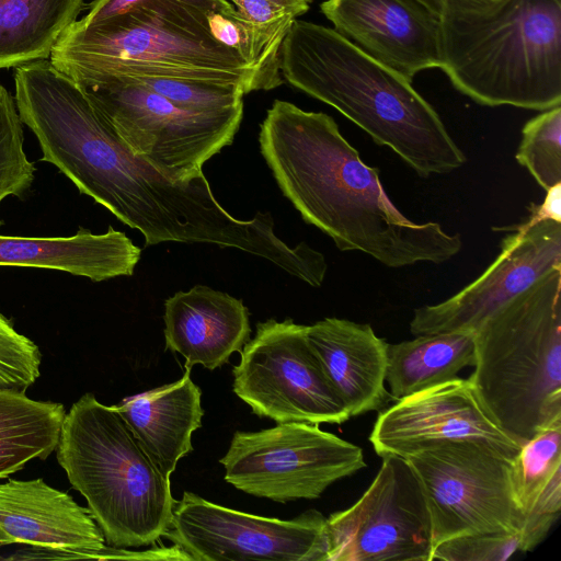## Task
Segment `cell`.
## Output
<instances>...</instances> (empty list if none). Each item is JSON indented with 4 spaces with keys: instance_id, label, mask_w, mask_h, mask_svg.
Returning a JSON list of instances; mask_svg holds the SVG:
<instances>
[{
    "instance_id": "1",
    "label": "cell",
    "mask_w": 561,
    "mask_h": 561,
    "mask_svg": "<svg viewBox=\"0 0 561 561\" xmlns=\"http://www.w3.org/2000/svg\"><path fill=\"white\" fill-rule=\"evenodd\" d=\"M259 142L284 196L340 251L364 252L388 267L439 264L460 252V234L414 222L396 207L379 170L360 159L328 114L275 100Z\"/></svg>"
},
{
    "instance_id": "2",
    "label": "cell",
    "mask_w": 561,
    "mask_h": 561,
    "mask_svg": "<svg viewBox=\"0 0 561 561\" xmlns=\"http://www.w3.org/2000/svg\"><path fill=\"white\" fill-rule=\"evenodd\" d=\"M279 68L290 85L334 107L420 176L449 173L467 162L412 81L333 27L296 19L282 44Z\"/></svg>"
},
{
    "instance_id": "3",
    "label": "cell",
    "mask_w": 561,
    "mask_h": 561,
    "mask_svg": "<svg viewBox=\"0 0 561 561\" xmlns=\"http://www.w3.org/2000/svg\"><path fill=\"white\" fill-rule=\"evenodd\" d=\"M207 11L180 0H149L90 26L75 21L49 61L82 87L148 77L237 82L252 92L250 68L211 37Z\"/></svg>"
},
{
    "instance_id": "4",
    "label": "cell",
    "mask_w": 561,
    "mask_h": 561,
    "mask_svg": "<svg viewBox=\"0 0 561 561\" xmlns=\"http://www.w3.org/2000/svg\"><path fill=\"white\" fill-rule=\"evenodd\" d=\"M485 106L561 105V0H505L481 14L440 16V66Z\"/></svg>"
},
{
    "instance_id": "5",
    "label": "cell",
    "mask_w": 561,
    "mask_h": 561,
    "mask_svg": "<svg viewBox=\"0 0 561 561\" xmlns=\"http://www.w3.org/2000/svg\"><path fill=\"white\" fill-rule=\"evenodd\" d=\"M468 378L488 415L519 447L561 422V270L513 298L474 332Z\"/></svg>"
},
{
    "instance_id": "6",
    "label": "cell",
    "mask_w": 561,
    "mask_h": 561,
    "mask_svg": "<svg viewBox=\"0 0 561 561\" xmlns=\"http://www.w3.org/2000/svg\"><path fill=\"white\" fill-rule=\"evenodd\" d=\"M56 451L108 546L138 548L163 537L176 504L170 479L113 405L83 394L65 415Z\"/></svg>"
},
{
    "instance_id": "7",
    "label": "cell",
    "mask_w": 561,
    "mask_h": 561,
    "mask_svg": "<svg viewBox=\"0 0 561 561\" xmlns=\"http://www.w3.org/2000/svg\"><path fill=\"white\" fill-rule=\"evenodd\" d=\"M82 88L121 141L175 182L202 175L203 164L232 144L243 116V105L187 110L127 79Z\"/></svg>"
},
{
    "instance_id": "8",
    "label": "cell",
    "mask_w": 561,
    "mask_h": 561,
    "mask_svg": "<svg viewBox=\"0 0 561 561\" xmlns=\"http://www.w3.org/2000/svg\"><path fill=\"white\" fill-rule=\"evenodd\" d=\"M423 491L433 549L459 536L522 530L527 515L513 483V460L478 442H447L404 458Z\"/></svg>"
},
{
    "instance_id": "9",
    "label": "cell",
    "mask_w": 561,
    "mask_h": 561,
    "mask_svg": "<svg viewBox=\"0 0 561 561\" xmlns=\"http://www.w3.org/2000/svg\"><path fill=\"white\" fill-rule=\"evenodd\" d=\"M219 462L227 483L280 503L316 500L337 480L366 467L359 446L319 424L300 422L237 431Z\"/></svg>"
},
{
    "instance_id": "10",
    "label": "cell",
    "mask_w": 561,
    "mask_h": 561,
    "mask_svg": "<svg viewBox=\"0 0 561 561\" xmlns=\"http://www.w3.org/2000/svg\"><path fill=\"white\" fill-rule=\"evenodd\" d=\"M232 390L252 412L276 423L343 424L350 413L291 319L256 323L232 369Z\"/></svg>"
},
{
    "instance_id": "11",
    "label": "cell",
    "mask_w": 561,
    "mask_h": 561,
    "mask_svg": "<svg viewBox=\"0 0 561 561\" xmlns=\"http://www.w3.org/2000/svg\"><path fill=\"white\" fill-rule=\"evenodd\" d=\"M163 537L196 561H328L327 517L256 516L185 491Z\"/></svg>"
},
{
    "instance_id": "12",
    "label": "cell",
    "mask_w": 561,
    "mask_h": 561,
    "mask_svg": "<svg viewBox=\"0 0 561 561\" xmlns=\"http://www.w3.org/2000/svg\"><path fill=\"white\" fill-rule=\"evenodd\" d=\"M328 561H431L432 525L410 465L382 457L366 492L327 517Z\"/></svg>"
},
{
    "instance_id": "13",
    "label": "cell",
    "mask_w": 561,
    "mask_h": 561,
    "mask_svg": "<svg viewBox=\"0 0 561 561\" xmlns=\"http://www.w3.org/2000/svg\"><path fill=\"white\" fill-rule=\"evenodd\" d=\"M561 270V222L526 220L501 242L494 262L472 283L436 305L416 308L413 335L476 332L496 310L549 273Z\"/></svg>"
},
{
    "instance_id": "14",
    "label": "cell",
    "mask_w": 561,
    "mask_h": 561,
    "mask_svg": "<svg viewBox=\"0 0 561 561\" xmlns=\"http://www.w3.org/2000/svg\"><path fill=\"white\" fill-rule=\"evenodd\" d=\"M478 442L514 459L520 447L488 415L469 379L455 378L379 411L369 442L382 457L407 458L447 442Z\"/></svg>"
},
{
    "instance_id": "15",
    "label": "cell",
    "mask_w": 561,
    "mask_h": 561,
    "mask_svg": "<svg viewBox=\"0 0 561 561\" xmlns=\"http://www.w3.org/2000/svg\"><path fill=\"white\" fill-rule=\"evenodd\" d=\"M320 10L337 33L410 81L440 66V15L421 0H325Z\"/></svg>"
},
{
    "instance_id": "16",
    "label": "cell",
    "mask_w": 561,
    "mask_h": 561,
    "mask_svg": "<svg viewBox=\"0 0 561 561\" xmlns=\"http://www.w3.org/2000/svg\"><path fill=\"white\" fill-rule=\"evenodd\" d=\"M104 551V535L89 508L43 479L0 483V546Z\"/></svg>"
},
{
    "instance_id": "17",
    "label": "cell",
    "mask_w": 561,
    "mask_h": 561,
    "mask_svg": "<svg viewBox=\"0 0 561 561\" xmlns=\"http://www.w3.org/2000/svg\"><path fill=\"white\" fill-rule=\"evenodd\" d=\"M165 350L181 354L185 368L199 364L209 370L228 363L251 334L249 311L242 300L196 285L164 301Z\"/></svg>"
},
{
    "instance_id": "18",
    "label": "cell",
    "mask_w": 561,
    "mask_h": 561,
    "mask_svg": "<svg viewBox=\"0 0 561 561\" xmlns=\"http://www.w3.org/2000/svg\"><path fill=\"white\" fill-rule=\"evenodd\" d=\"M307 339L351 417L393 400L385 385L388 343L369 324L324 318L307 325Z\"/></svg>"
},
{
    "instance_id": "19",
    "label": "cell",
    "mask_w": 561,
    "mask_h": 561,
    "mask_svg": "<svg viewBox=\"0 0 561 561\" xmlns=\"http://www.w3.org/2000/svg\"><path fill=\"white\" fill-rule=\"evenodd\" d=\"M141 250L122 231L104 233L80 228L70 237H13L0 234V266L66 272L92 282L130 276Z\"/></svg>"
},
{
    "instance_id": "20",
    "label": "cell",
    "mask_w": 561,
    "mask_h": 561,
    "mask_svg": "<svg viewBox=\"0 0 561 561\" xmlns=\"http://www.w3.org/2000/svg\"><path fill=\"white\" fill-rule=\"evenodd\" d=\"M191 369L176 381L124 399L113 408L160 471L170 479L180 459L193 450L192 434L202 426V391Z\"/></svg>"
},
{
    "instance_id": "21",
    "label": "cell",
    "mask_w": 561,
    "mask_h": 561,
    "mask_svg": "<svg viewBox=\"0 0 561 561\" xmlns=\"http://www.w3.org/2000/svg\"><path fill=\"white\" fill-rule=\"evenodd\" d=\"M476 364L474 332L416 335L387 345L386 381L393 400L457 378Z\"/></svg>"
},
{
    "instance_id": "22",
    "label": "cell",
    "mask_w": 561,
    "mask_h": 561,
    "mask_svg": "<svg viewBox=\"0 0 561 561\" xmlns=\"http://www.w3.org/2000/svg\"><path fill=\"white\" fill-rule=\"evenodd\" d=\"M82 0H0V69L47 59Z\"/></svg>"
},
{
    "instance_id": "23",
    "label": "cell",
    "mask_w": 561,
    "mask_h": 561,
    "mask_svg": "<svg viewBox=\"0 0 561 561\" xmlns=\"http://www.w3.org/2000/svg\"><path fill=\"white\" fill-rule=\"evenodd\" d=\"M65 415L61 403L0 390V479L56 450Z\"/></svg>"
},
{
    "instance_id": "24",
    "label": "cell",
    "mask_w": 561,
    "mask_h": 561,
    "mask_svg": "<svg viewBox=\"0 0 561 561\" xmlns=\"http://www.w3.org/2000/svg\"><path fill=\"white\" fill-rule=\"evenodd\" d=\"M561 422L525 443L513 460L517 502L527 516L558 519L561 511Z\"/></svg>"
},
{
    "instance_id": "25",
    "label": "cell",
    "mask_w": 561,
    "mask_h": 561,
    "mask_svg": "<svg viewBox=\"0 0 561 561\" xmlns=\"http://www.w3.org/2000/svg\"><path fill=\"white\" fill-rule=\"evenodd\" d=\"M515 158L546 192L561 184V105L524 125Z\"/></svg>"
},
{
    "instance_id": "26",
    "label": "cell",
    "mask_w": 561,
    "mask_h": 561,
    "mask_svg": "<svg viewBox=\"0 0 561 561\" xmlns=\"http://www.w3.org/2000/svg\"><path fill=\"white\" fill-rule=\"evenodd\" d=\"M35 172L36 167L24 150L23 122L14 96L0 85V204L9 196H23L31 188Z\"/></svg>"
},
{
    "instance_id": "27",
    "label": "cell",
    "mask_w": 561,
    "mask_h": 561,
    "mask_svg": "<svg viewBox=\"0 0 561 561\" xmlns=\"http://www.w3.org/2000/svg\"><path fill=\"white\" fill-rule=\"evenodd\" d=\"M137 82L174 104L198 112H218L243 105L241 83L180 78H113ZM108 80V79H107Z\"/></svg>"
},
{
    "instance_id": "28",
    "label": "cell",
    "mask_w": 561,
    "mask_h": 561,
    "mask_svg": "<svg viewBox=\"0 0 561 561\" xmlns=\"http://www.w3.org/2000/svg\"><path fill=\"white\" fill-rule=\"evenodd\" d=\"M38 346L0 311V390L26 393L39 377Z\"/></svg>"
},
{
    "instance_id": "29",
    "label": "cell",
    "mask_w": 561,
    "mask_h": 561,
    "mask_svg": "<svg viewBox=\"0 0 561 561\" xmlns=\"http://www.w3.org/2000/svg\"><path fill=\"white\" fill-rule=\"evenodd\" d=\"M516 551L525 552L522 530L466 535L437 545L431 561H504Z\"/></svg>"
},
{
    "instance_id": "30",
    "label": "cell",
    "mask_w": 561,
    "mask_h": 561,
    "mask_svg": "<svg viewBox=\"0 0 561 561\" xmlns=\"http://www.w3.org/2000/svg\"><path fill=\"white\" fill-rule=\"evenodd\" d=\"M149 0H93L89 5V12L76 23L80 26H90L103 20L130 11L137 5ZM195 7L214 10L229 11L234 7L228 0H180Z\"/></svg>"
},
{
    "instance_id": "31",
    "label": "cell",
    "mask_w": 561,
    "mask_h": 561,
    "mask_svg": "<svg viewBox=\"0 0 561 561\" xmlns=\"http://www.w3.org/2000/svg\"><path fill=\"white\" fill-rule=\"evenodd\" d=\"M440 16L481 14L495 10L505 0H421Z\"/></svg>"
},
{
    "instance_id": "32",
    "label": "cell",
    "mask_w": 561,
    "mask_h": 561,
    "mask_svg": "<svg viewBox=\"0 0 561 561\" xmlns=\"http://www.w3.org/2000/svg\"><path fill=\"white\" fill-rule=\"evenodd\" d=\"M545 219L561 222V184L547 191L543 203L530 208V216L527 220L537 222Z\"/></svg>"
},
{
    "instance_id": "33",
    "label": "cell",
    "mask_w": 561,
    "mask_h": 561,
    "mask_svg": "<svg viewBox=\"0 0 561 561\" xmlns=\"http://www.w3.org/2000/svg\"><path fill=\"white\" fill-rule=\"evenodd\" d=\"M275 3H278L291 11H294L298 16L305 14L309 8L312 0H271Z\"/></svg>"
}]
</instances>
